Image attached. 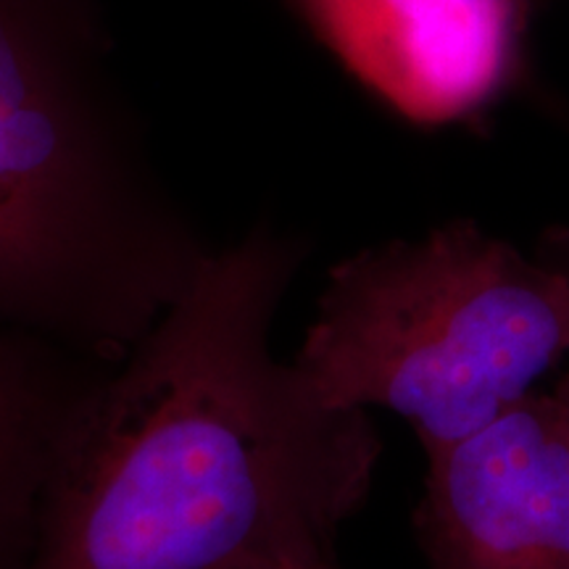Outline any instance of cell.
Instances as JSON below:
<instances>
[{
    "label": "cell",
    "instance_id": "cell-1",
    "mask_svg": "<svg viewBox=\"0 0 569 569\" xmlns=\"http://www.w3.org/2000/svg\"><path fill=\"white\" fill-rule=\"evenodd\" d=\"M306 251L272 219L211 248L71 430L27 569H232L336 543L382 438L274 353Z\"/></svg>",
    "mask_w": 569,
    "mask_h": 569
},
{
    "label": "cell",
    "instance_id": "cell-2",
    "mask_svg": "<svg viewBox=\"0 0 569 569\" xmlns=\"http://www.w3.org/2000/svg\"><path fill=\"white\" fill-rule=\"evenodd\" d=\"M211 248L119 82L103 0H0V319L117 365Z\"/></svg>",
    "mask_w": 569,
    "mask_h": 569
},
{
    "label": "cell",
    "instance_id": "cell-3",
    "mask_svg": "<svg viewBox=\"0 0 569 569\" xmlns=\"http://www.w3.org/2000/svg\"><path fill=\"white\" fill-rule=\"evenodd\" d=\"M569 356V240L528 256L472 219L346 256L293 356L327 403L407 419L427 453L536 393Z\"/></svg>",
    "mask_w": 569,
    "mask_h": 569
},
{
    "label": "cell",
    "instance_id": "cell-4",
    "mask_svg": "<svg viewBox=\"0 0 569 569\" xmlns=\"http://www.w3.org/2000/svg\"><path fill=\"white\" fill-rule=\"evenodd\" d=\"M427 569H569V401L536 390L427 453L415 511Z\"/></svg>",
    "mask_w": 569,
    "mask_h": 569
},
{
    "label": "cell",
    "instance_id": "cell-5",
    "mask_svg": "<svg viewBox=\"0 0 569 569\" xmlns=\"http://www.w3.org/2000/svg\"><path fill=\"white\" fill-rule=\"evenodd\" d=\"M340 67L411 124L480 117L522 69L528 0H280Z\"/></svg>",
    "mask_w": 569,
    "mask_h": 569
},
{
    "label": "cell",
    "instance_id": "cell-6",
    "mask_svg": "<svg viewBox=\"0 0 569 569\" xmlns=\"http://www.w3.org/2000/svg\"><path fill=\"white\" fill-rule=\"evenodd\" d=\"M109 361L0 319V569H27L71 430Z\"/></svg>",
    "mask_w": 569,
    "mask_h": 569
},
{
    "label": "cell",
    "instance_id": "cell-7",
    "mask_svg": "<svg viewBox=\"0 0 569 569\" xmlns=\"http://www.w3.org/2000/svg\"><path fill=\"white\" fill-rule=\"evenodd\" d=\"M232 569H340V567L336 565L332 546L301 543V546H288V549L259 553V557L240 561V565Z\"/></svg>",
    "mask_w": 569,
    "mask_h": 569
},
{
    "label": "cell",
    "instance_id": "cell-8",
    "mask_svg": "<svg viewBox=\"0 0 569 569\" xmlns=\"http://www.w3.org/2000/svg\"><path fill=\"white\" fill-rule=\"evenodd\" d=\"M557 390H559V393H561V396H565V398H567V401H569V369H567V375H565V377H561V380H559V386H557Z\"/></svg>",
    "mask_w": 569,
    "mask_h": 569
}]
</instances>
